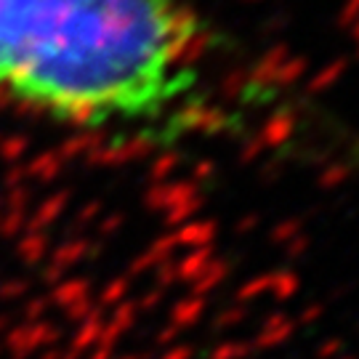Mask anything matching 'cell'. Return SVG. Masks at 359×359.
Returning <instances> with one entry per match:
<instances>
[{
	"label": "cell",
	"mask_w": 359,
	"mask_h": 359,
	"mask_svg": "<svg viewBox=\"0 0 359 359\" xmlns=\"http://www.w3.org/2000/svg\"><path fill=\"white\" fill-rule=\"evenodd\" d=\"M165 359H192V348H173V351H168Z\"/></svg>",
	"instance_id": "obj_15"
},
{
	"label": "cell",
	"mask_w": 359,
	"mask_h": 359,
	"mask_svg": "<svg viewBox=\"0 0 359 359\" xmlns=\"http://www.w3.org/2000/svg\"><path fill=\"white\" fill-rule=\"evenodd\" d=\"M216 237V224L213 221H197V224H187L179 234V243L189 245V248H208L213 245Z\"/></svg>",
	"instance_id": "obj_5"
},
{
	"label": "cell",
	"mask_w": 359,
	"mask_h": 359,
	"mask_svg": "<svg viewBox=\"0 0 359 359\" xmlns=\"http://www.w3.org/2000/svg\"><path fill=\"white\" fill-rule=\"evenodd\" d=\"M338 359H357V357H351V354H341Z\"/></svg>",
	"instance_id": "obj_18"
},
{
	"label": "cell",
	"mask_w": 359,
	"mask_h": 359,
	"mask_svg": "<svg viewBox=\"0 0 359 359\" xmlns=\"http://www.w3.org/2000/svg\"><path fill=\"white\" fill-rule=\"evenodd\" d=\"M245 317H248V309L245 304H234V306L224 309L221 314H218L216 320V327L218 330H224V327H237V325H243Z\"/></svg>",
	"instance_id": "obj_10"
},
{
	"label": "cell",
	"mask_w": 359,
	"mask_h": 359,
	"mask_svg": "<svg viewBox=\"0 0 359 359\" xmlns=\"http://www.w3.org/2000/svg\"><path fill=\"white\" fill-rule=\"evenodd\" d=\"M306 250H309V237H304V234H298V237H293L290 243L285 245V253L290 258H301Z\"/></svg>",
	"instance_id": "obj_13"
},
{
	"label": "cell",
	"mask_w": 359,
	"mask_h": 359,
	"mask_svg": "<svg viewBox=\"0 0 359 359\" xmlns=\"http://www.w3.org/2000/svg\"><path fill=\"white\" fill-rule=\"evenodd\" d=\"M203 27L184 0H0V104L90 133L173 120L194 102Z\"/></svg>",
	"instance_id": "obj_1"
},
{
	"label": "cell",
	"mask_w": 359,
	"mask_h": 359,
	"mask_svg": "<svg viewBox=\"0 0 359 359\" xmlns=\"http://www.w3.org/2000/svg\"><path fill=\"white\" fill-rule=\"evenodd\" d=\"M203 311H205L203 298L192 295V298H187V301L176 304V309H173V320H176V325L187 327V325H194V322L200 320V317H203Z\"/></svg>",
	"instance_id": "obj_8"
},
{
	"label": "cell",
	"mask_w": 359,
	"mask_h": 359,
	"mask_svg": "<svg viewBox=\"0 0 359 359\" xmlns=\"http://www.w3.org/2000/svg\"><path fill=\"white\" fill-rule=\"evenodd\" d=\"M253 226H256V218H243V224H240L237 229H240V231H248V229H253Z\"/></svg>",
	"instance_id": "obj_16"
},
{
	"label": "cell",
	"mask_w": 359,
	"mask_h": 359,
	"mask_svg": "<svg viewBox=\"0 0 359 359\" xmlns=\"http://www.w3.org/2000/svg\"><path fill=\"white\" fill-rule=\"evenodd\" d=\"M226 271H229V266H226L224 261L213 258V261L205 266V271H203L197 280H192V283H194V287H192L194 295H197V298H203L205 293H213L218 285L226 280Z\"/></svg>",
	"instance_id": "obj_4"
},
{
	"label": "cell",
	"mask_w": 359,
	"mask_h": 359,
	"mask_svg": "<svg viewBox=\"0 0 359 359\" xmlns=\"http://www.w3.org/2000/svg\"><path fill=\"white\" fill-rule=\"evenodd\" d=\"M295 330H298V325H295L293 317H287L283 311H274L271 317L264 320L261 330H258L256 338L250 341V348H253V351H271V348L287 344V341L293 338Z\"/></svg>",
	"instance_id": "obj_2"
},
{
	"label": "cell",
	"mask_w": 359,
	"mask_h": 359,
	"mask_svg": "<svg viewBox=\"0 0 359 359\" xmlns=\"http://www.w3.org/2000/svg\"><path fill=\"white\" fill-rule=\"evenodd\" d=\"M253 354L250 341H226L210 351V359H248Z\"/></svg>",
	"instance_id": "obj_9"
},
{
	"label": "cell",
	"mask_w": 359,
	"mask_h": 359,
	"mask_svg": "<svg viewBox=\"0 0 359 359\" xmlns=\"http://www.w3.org/2000/svg\"><path fill=\"white\" fill-rule=\"evenodd\" d=\"M210 261H213V245H208V248H194L192 253L176 266V274H179L181 280H197V277L205 271V266Z\"/></svg>",
	"instance_id": "obj_3"
},
{
	"label": "cell",
	"mask_w": 359,
	"mask_h": 359,
	"mask_svg": "<svg viewBox=\"0 0 359 359\" xmlns=\"http://www.w3.org/2000/svg\"><path fill=\"white\" fill-rule=\"evenodd\" d=\"M271 293V271H264V274H256L250 277L248 283H243L237 287V301L240 304H248L253 298H261V295Z\"/></svg>",
	"instance_id": "obj_7"
},
{
	"label": "cell",
	"mask_w": 359,
	"mask_h": 359,
	"mask_svg": "<svg viewBox=\"0 0 359 359\" xmlns=\"http://www.w3.org/2000/svg\"><path fill=\"white\" fill-rule=\"evenodd\" d=\"M301 234V224L298 221H283V224H277L274 229H271V240L277 245H287L293 237H298Z\"/></svg>",
	"instance_id": "obj_11"
},
{
	"label": "cell",
	"mask_w": 359,
	"mask_h": 359,
	"mask_svg": "<svg viewBox=\"0 0 359 359\" xmlns=\"http://www.w3.org/2000/svg\"><path fill=\"white\" fill-rule=\"evenodd\" d=\"M341 354H344V341L341 338H327L317 348V357L320 359H338Z\"/></svg>",
	"instance_id": "obj_12"
},
{
	"label": "cell",
	"mask_w": 359,
	"mask_h": 359,
	"mask_svg": "<svg viewBox=\"0 0 359 359\" xmlns=\"http://www.w3.org/2000/svg\"><path fill=\"white\" fill-rule=\"evenodd\" d=\"M301 290V277L293 269H280L271 271V295L277 301H290Z\"/></svg>",
	"instance_id": "obj_6"
},
{
	"label": "cell",
	"mask_w": 359,
	"mask_h": 359,
	"mask_svg": "<svg viewBox=\"0 0 359 359\" xmlns=\"http://www.w3.org/2000/svg\"><path fill=\"white\" fill-rule=\"evenodd\" d=\"M341 176H344V173H341V170H333V173H330V176H327V184H333V181H338V179H341Z\"/></svg>",
	"instance_id": "obj_17"
},
{
	"label": "cell",
	"mask_w": 359,
	"mask_h": 359,
	"mask_svg": "<svg viewBox=\"0 0 359 359\" xmlns=\"http://www.w3.org/2000/svg\"><path fill=\"white\" fill-rule=\"evenodd\" d=\"M322 314H325V306H322V304H309V306H304L298 322H301V325H314L317 320H322Z\"/></svg>",
	"instance_id": "obj_14"
}]
</instances>
